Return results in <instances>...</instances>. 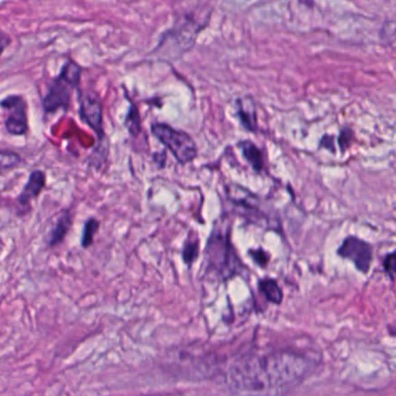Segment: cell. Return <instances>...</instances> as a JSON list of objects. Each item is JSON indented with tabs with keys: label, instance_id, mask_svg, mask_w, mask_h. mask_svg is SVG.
Wrapping results in <instances>:
<instances>
[{
	"label": "cell",
	"instance_id": "cell-1",
	"mask_svg": "<svg viewBox=\"0 0 396 396\" xmlns=\"http://www.w3.org/2000/svg\"><path fill=\"white\" fill-rule=\"evenodd\" d=\"M312 362L292 350L248 354L230 362L225 384L240 396H284L312 372Z\"/></svg>",
	"mask_w": 396,
	"mask_h": 396
},
{
	"label": "cell",
	"instance_id": "cell-2",
	"mask_svg": "<svg viewBox=\"0 0 396 396\" xmlns=\"http://www.w3.org/2000/svg\"><path fill=\"white\" fill-rule=\"evenodd\" d=\"M210 13L212 8H210L185 12L183 16L175 19V25L162 35L155 53L169 60H175L186 53L195 45L199 33L210 23Z\"/></svg>",
	"mask_w": 396,
	"mask_h": 396
},
{
	"label": "cell",
	"instance_id": "cell-3",
	"mask_svg": "<svg viewBox=\"0 0 396 396\" xmlns=\"http://www.w3.org/2000/svg\"><path fill=\"white\" fill-rule=\"evenodd\" d=\"M205 263L207 275H213L223 282L238 275L243 269L230 240V225L225 220L216 221L213 225L205 249Z\"/></svg>",
	"mask_w": 396,
	"mask_h": 396
},
{
	"label": "cell",
	"instance_id": "cell-4",
	"mask_svg": "<svg viewBox=\"0 0 396 396\" xmlns=\"http://www.w3.org/2000/svg\"><path fill=\"white\" fill-rule=\"evenodd\" d=\"M80 76V65L69 58L62 66L58 76L48 86L42 101L43 110L46 113H53L58 110L66 111L69 108L71 93L78 88Z\"/></svg>",
	"mask_w": 396,
	"mask_h": 396
},
{
	"label": "cell",
	"instance_id": "cell-5",
	"mask_svg": "<svg viewBox=\"0 0 396 396\" xmlns=\"http://www.w3.org/2000/svg\"><path fill=\"white\" fill-rule=\"evenodd\" d=\"M151 134L168 149L178 163H190L198 155V148L190 134L184 130L175 129L166 123H153Z\"/></svg>",
	"mask_w": 396,
	"mask_h": 396
},
{
	"label": "cell",
	"instance_id": "cell-6",
	"mask_svg": "<svg viewBox=\"0 0 396 396\" xmlns=\"http://www.w3.org/2000/svg\"><path fill=\"white\" fill-rule=\"evenodd\" d=\"M78 105L82 120L95 130L100 141L105 140L103 132V103L98 93L93 91L78 90Z\"/></svg>",
	"mask_w": 396,
	"mask_h": 396
},
{
	"label": "cell",
	"instance_id": "cell-7",
	"mask_svg": "<svg viewBox=\"0 0 396 396\" xmlns=\"http://www.w3.org/2000/svg\"><path fill=\"white\" fill-rule=\"evenodd\" d=\"M1 108L6 113L5 128L8 134L14 136H21L28 132V116H27V103L21 95H8L1 100Z\"/></svg>",
	"mask_w": 396,
	"mask_h": 396
},
{
	"label": "cell",
	"instance_id": "cell-8",
	"mask_svg": "<svg viewBox=\"0 0 396 396\" xmlns=\"http://www.w3.org/2000/svg\"><path fill=\"white\" fill-rule=\"evenodd\" d=\"M342 258L349 259L357 270L369 273L373 259V250L370 244L358 237L350 236L344 240L337 251Z\"/></svg>",
	"mask_w": 396,
	"mask_h": 396
},
{
	"label": "cell",
	"instance_id": "cell-9",
	"mask_svg": "<svg viewBox=\"0 0 396 396\" xmlns=\"http://www.w3.org/2000/svg\"><path fill=\"white\" fill-rule=\"evenodd\" d=\"M225 195L234 206L240 210V213L251 221L259 222L263 219L259 210L258 198L250 190L240 185H228L225 187Z\"/></svg>",
	"mask_w": 396,
	"mask_h": 396
},
{
	"label": "cell",
	"instance_id": "cell-10",
	"mask_svg": "<svg viewBox=\"0 0 396 396\" xmlns=\"http://www.w3.org/2000/svg\"><path fill=\"white\" fill-rule=\"evenodd\" d=\"M235 110L244 129L255 133L257 130V112L251 97H240L235 100Z\"/></svg>",
	"mask_w": 396,
	"mask_h": 396
},
{
	"label": "cell",
	"instance_id": "cell-11",
	"mask_svg": "<svg viewBox=\"0 0 396 396\" xmlns=\"http://www.w3.org/2000/svg\"><path fill=\"white\" fill-rule=\"evenodd\" d=\"M46 173L42 170H34L31 172L27 183L25 184L23 190L20 192L19 201L21 206L29 205V202L38 198L46 185Z\"/></svg>",
	"mask_w": 396,
	"mask_h": 396
},
{
	"label": "cell",
	"instance_id": "cell-12",
	"mask_svg": "<svg viewBox=\"0 0 396 396\" xmlns=\"http://www.w3.org/2000/svg\"><path fill=\"white\" fill-rule=\"evenodd\" d=\"M73 225V217L68 210H63L58 214L56 217V222L53 225V229L50 230L49 236H48V244L49 247H55L61 243L64 240L66 234L69 233L70 228Z\"/></svg>",
	"mask_w": 396,
	"mask_h": 396
},
{
	"label": "cell",
	"instance_id": "cell-13",
	"mask_svg": "<svg viewBox=\"0 0 396 396\" xmlns=\"http://www.w3.org/2000/svg\"><path fill=\"white\" fill-rule=\"evenodd\" d=\"M238 147H240V153L245 160L251 165V168L256 172L262 171L264 168V158L260 149L253 142L248 141V140L240 142Z\"/></svg>",
	"mask_w": 396,
	"mask_h": 396
},
{
	"label": "cell",
	"instance_id": "cell-14",
	"mask_svg": "<svg viewBox=\"0 0 396 396\" xmlns=\"http://www.w3.org/2000/svg\"><path fill=\"white\" fill-rule=\"evenodd\" d=\"M199 250H200V240H199L197 232H190L188 234L183 249V260L187 267H190L195 263V259L198 258Z\"/></svg>",
	"mask_w": 396,
	"mask_h": 396
},
{
	"label": "cell",
	"instance_id": "cell-15",
	"mask_svg": "<svg viewBox=\"0 0 396 396\" xmlns=\"http://www.w3.org/2000/svg\"><path fill=\"white\" fill-rule=\"evenodd\" d=\"M259 290L269 301L279 305L282 301V292L277 282L273 279H263L259 282Z\"/></svg>",
	"mask_w": 396,
	"mask_h": 396
},
{
	"label": "cell",
	"instance_id": "cell-16",
	"mask_svg": "<svg viewBox=\"0 0 396 396\" xmlns=\"http://www.w3.org/2000/svg\"><path fill=\"white\" fill-rule=\"evenodd\" d=\"M100 227V222L95 219V217H90L84 223V229H83V235H82V247L83 248H88L95 240V234L98 232Z\"/></svg>",
	"mask_w": 396,
	"mask_h": 396
},
{
	"label": "cell",
	"instance_id": "cell-17",
	"mask_svg": "<svg viewBox=\"0 0 396 396\" xmlns=\"http://www.w3.org/2000/svg\"><path fill=\"white\" fill-rule=\"evenodd\" d=\"M125 125L133 136H136L141 132V116L138 114V108L133 103L129 105V111L127 113Z\"/></svg>",
	"mask_w": 396,
	"mask_h": 396
},
{
	"label": "cell",
	"instance_id": "cell-18",
	"mask_svg": "<svg viewBox=\"0 0 396 396\" xmlns=\"http://www.w3.org/2000/svg\"><path fill=\"white\" fill-rule=\"evenodd\" d=\"M21 157L14 151L11 150H5L3 149L0 153V168L1 172H5L6 170H11L18 166L21 163Z\"/></svg>",
	"mask_w": 396,
	"mask_h": 396
},
{
	"label": "cell",
	"instance_id": "cell-19",
	"mask_svg": "<svg viewBox=\"0 0 396 396\" xmlns=\"http://www.w3.org/2000/svg\"><path fill=\"white\" fill-rule=\"evenodd\" d=\"M381 38L386 45L396 48V21H387L381 29Z\"/></svg>",
	"mask_w": 396,
	"mask_h": 396
},
{
	"label": "cell",
	"instance_id": "cell-20",
	"mask_svg": "<svg viewBox=\"0 0 396 396\" xmlns=\"http://www.w3.org/2000/svg\"><path fill=\"white\" fill-rule=\"evenodd\" d=\"M354 138V133L350 128H344L342 132H341V135H339L338 145L339 148L342 149V151H345L349 147H350L351 141Z\"/></svg>",
	"mask_w": 396,
	"mask_h": 396
},
{
	"label": "cell",
	"instance_id": "cell-21",
	"mask_svg": "<svg viewBox=\"0 0 396 396\" xmlns=\"http://www.w3.org/2000/svg\"><path fill=\"white\" fill-rule=\"evenodd\" d=\"M384 267L389 275H396V252L389 253L384 260Z\"/></svg>",
	"mask_w": 396,
	"mask_h": 396
},
{
	"label": "cell",
	"instance_id": "cell-22",
	"mask_svg": "<svg viewBox=\"0 0 396 396\" xmlns=\"http://www.w3.org/2000/svg\"><path fill=\"white\" fill-rule=\"evenodd\" d=\"M250 255H251L256 263L262 265V267L267 265V262H269V256L263 250H251Z\"/></svg>",
	"mask_w": 396,
	"mask_h": 396
},
{
	"label": "cell",
	"instance_id": "cell-23",
	"mask_svg": "<svg viewBox=\"0 0 396 396\" xmlns=\"http://www.w3.org/2000/svg\"><path fill=\"white\" fill-rule=\"evenodd\" d=\"M320 145L321 147H323V148L332 150V151H335V145H334V138H332V136H324V138L321 140Z\"/></svg>",
	"mask_w": 396,
	"mask_h": 396
}]
</instances>
